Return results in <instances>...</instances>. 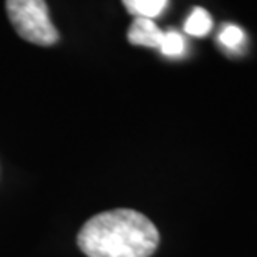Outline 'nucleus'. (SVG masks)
Instances as JSON below:
<instances>
[{
    "label": "nucleus",
    "instance_id": "4",
    "mask_svg": "<svg viewBox=\"0 0 257 257\" xmlns=\"http://www.w3.org/2000/svg\"><path fill=\"white\" fill-rule=\"evenodd\" d=\"M126 10L136 17L155 19L166 9L168 0H123Z\"/></svg>",
    "mask_w": 257,
    "mask_h": 257
},
{
    "label": "nucleus",
    "instance_id": "5",
    "mask_svg": "<svg viewBox=\"0 0 257 257\" xmlns=\"http://www.w3.org/2000/svg\"><path fill=\"white\" fill-rule=\"evenodd\" d=\"M212 29V19L211 15L206 12L204 9H194L191 15L188 17L184 24L186 34L193 35V37H204L209 34V30Z\"/></svg>",
    "mask_w": 257,
    "mask_h": 257
},
{
    "label": "nucleus",
    "instance_id": "2",
    "mask_svg": "<svg viewBox=\"0 0 257 257\" xmlns=\"http://www.w3.org/2000/svg\"><path fill=\"white\" fill-rule=\"evenodd\" d=\"M10 24L24 40L48 47L58 40V32L52 24L45 0H7Z\"/></svg>",
    "mask_w": 257,
    "mask_h": 257
},
{
    "label": "nucleus",
    "instance_id": "1",
    "mask_svg": "<svg viewBox=\"0 0 257 257\" xmlns=\"http://www.w3.org/2000/svg\"><path fill=\"white\" fill-rule=\"evenodd\" d=\"M160 232L135 209H113L88 219L78 234V245L88 257H151Z\"/></svg>",
    "mask_w": 257,
    "mask_h": 257
},
{
    "label": "nucleus",
    "instance_id": "7",
    "mask_svg": "<svg viewBox=\"0 0 257 257\" xmlns=\"http://www.w3.org/2000/svg\"><path fill=\"white\" fill-rule=\"evenodd\" d=\"M219 42L227 48H237L244 42V32L236 25H227L221 32Z\"/></svg>",
    "mask_w": 257,
    "mask_h": 257
},
{
    "label": "nucleus",
    "instance_id": "6",
    "mask_svg": "<svg viewBox=\"0 0 257 257\" xmlns=\"http://www.w3.org/2000/svg\"><path fill=\"white\" fill-rule=\"evenodd\" d=\"M184 48H186V42H184V38H183L181 34H179V32H176V30L165 32L161 47H160L163 55L179 57V55H183V53H184Z\"/></svg>",
    "mask_w": 257,
    "mask_h": 257
},
{
    "label": "nucleus",
    "instance_id": "3",
    "mask_svg": "<svg viewBox=\"0 0 257 257\" xmlns=\"http://www.w3.org/2000/svg\"><path fill=\"white\" fill-rule=\"evenodd\" d=\"M163 32L151 19L136 17L128 30V40L133 45L150 47V48H160L163 42Z\"/></svg>",
    "mask_w": 257,
    "mask_h": 257
}]
</instances>
